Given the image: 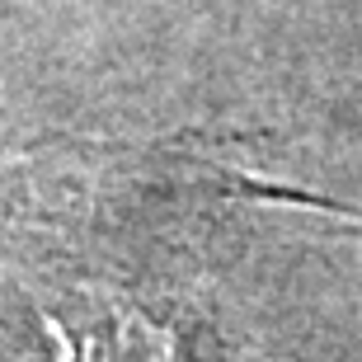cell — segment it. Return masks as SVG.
<instances>
[{
  "label": "cell",
  "instance_id": "cell-1",
  "mask_svg": "<svg viewBox=\"0 0 362 362\" xmlns=\"http://www.w3.org/2000/svg\"><path fill=\"white\" fill-rule=\"evenodd\" d=\"M52 334L62 339V362H179L165 325L99 292H76L52 310Z\"/></svg>",
  "mask_w": 362,
  "mask_h": 362
}]
</instances>
